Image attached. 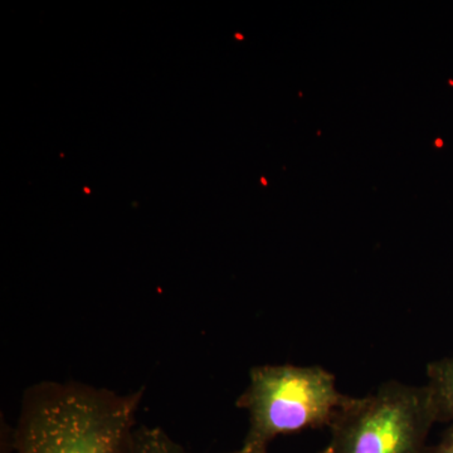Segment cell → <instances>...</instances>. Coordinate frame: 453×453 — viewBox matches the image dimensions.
<instances>
[{
    "label": "cell",
    "instance_id": "6da1fadb",
    "mask_svg": "<svg viewBox=\"0 0 453 453\" xmlns=\"http://www.w3.org/2000/svg\"><path fill=\"white\" fill-rule=\"evenodd\" d=\"M142 395V388L120 395L80 381L33 384L2 453H125Z\"/></svg>",
    "mask_w": 453,
    "mask_h": 453
},
{
    "label": "cell",
    "instance_id": "7a4b0ae2",
    "mask_svg": "<svg viewBox=\"0 0 453 453\" xmlns=\"http://www.w3.org/2000/svg\"><path fill=\"white\" fill-rule=\"evenodd\" d=\"M350 396L342 395L333 372L321 366L258 365L235 401L249 413L241 449L267 453L276 437L308 428L329 427Z\"/></svg>",
    "mask_w": 453,
    "mask_h": 453
},
{
    "label": "cell",
    "instance_id": "3957f363",
    "mask_svg": "<svg viewBox=\"0 0 453 453\" xmlns=\"http://www.w3.org/2000/svg\"><path fill=\"white\" fill-rule=\"evenodd\" d=\"M438 422L427 386L392 380L371 395L353 398L334 419L332 453H426Z\"/></svg>",
    "mask_w": 453,
    "mask_h": 453
},
{
    "label": "cell",
    "instance_id": "277c9868",
    "mask_svg": "<svg viewBox=\"0 0 453 453\" xmlns=\"http://www.w3.org/2000/svg\"><path fill=\"white\" fill-rule=\"evenodd\" d=\"M428 387L436 407L438 421L453 425V357L432 362L427 366Z\"/></svg>",
    "mask_w": 453,
    "mask_h": 453
},
{
    "label": "cell",
    "instance_id": "5b68a950",
    "mask_svg": "<svg viewBox=\"0 0 453 453\" xmlns=\"http://www.w3.org/2000/svg\"><path fill=\"white\" fill-rule=\"evenodd\" d=\"M125 453H188L159 427L136 426Z\"/></svg>",
    "mask_w": 453,
    "mask_h": 453
},
{
    "label": "cell",
    "instance_id": "8992f818",
    "mask_svg": "<svg viewBox=\"0 0 453 453\" xmlns=\"http://www.w3.org/2000/svg\"><path fill=\"white\" fill-rule=\"evenodd\" d=\"M426 453H453V425L447 429L442 440L437 445L428 447Z\"/></svg>",
    "mask_w": 453,
    "mask_h": 453
},
{
    "label": "cell",
    "instance_id": "52a82bcc",
    "mask_svg": "<svg viewBox=\"0 0 453 453\" xmlns=\"http://www.w3.org/2000/svg\"><path fill=\"white\" fill-rule=\"evenodd\" d=\"M188 453H189V452H188ZM228 453H249V452H244V451H242V449H238V451L228 452ZM323 453H332V451H330L329 447H327V449H325V451Z\"/></svg>",
    "mask_w": 453,
    "mask_h": 453
}]
</instances>
